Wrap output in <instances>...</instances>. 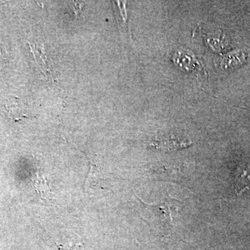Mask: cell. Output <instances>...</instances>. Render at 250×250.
<instances>
[{
    "label": "cell",
    "mask_w": 250,
    "mask_h": 250,
    "mask_svg": "<svg viewBox=\"0 0 250 250\" xmlns=\"http://www.w3.org/2000/svg\"><path fill=\"white\" fill-rule=\"evenodd\" d=\"M191 145V141L180 139L174 135L157 134L155 139L149 144V146L160 150L168 152L188 147Z\"/></svg>",
    "instance_id": "cell-1"
},
{
    "label": "cell",
    "mask_w": 250,
    "mask_h": 250,
    "mask_svg": "<svg viewBox=\"0 0 250 250\" xmlns=\"http://www.w3.org/2000/svg\"><path fill=\"white\" fill-rule=\"evenodd\" d=\"M234 187L238 195L250 190V164L238 167L234 178Z\"/></svg>",
    "instance_id": "cell-2"
},
{
    "label": "cell",
    "mask_w": 250,
    "mask_h": 250,
    "mask_svg": "<svg viewBox=\"0 0 250 250\" xmlns=\"http://www.w3.org/2000/svg\"><path fill=\"white\" fill-rule=\"evenodd\" d=\"M34 188L36 193L43 200H52V192L47 179L45 176L42 175L37 172L35 178L34 179Z\"/></svg>",
    "instance_id": "cell-3"
},
{
    "label": "cell",
    "mask_w": 250,
    "mask_h": 250,
    "mask_svg": "<svg viewBox=\"0 0 250 250\" xmlns=\"http://www.w3.org/2000/svg\"><path fill=\"white\" fill-rule=\"evenodd\" d=\"M6 108L10 118L14 121H20L27 117L25 112V106L19 102L11 103L10 104L6 105Z\"/></svg>",
    "instance_id": "cell-4"
},
{
    "label": "cell",
    "mask_w": 250,
    "mask_h": 250,
    "mask_svg": "<svg viewBox=\"0 0 250 250\" xmlns=\"http://www.w3.org/2000/svg\"><path fill=\"white\" fill-rule=\"evenodd\" d=\"M6 55H7L6 49L5 48L4 45L0 42V62L4 60L6 58Z\"/></svg>",
    "instance_id": "cell-5"
}]
</instances>
